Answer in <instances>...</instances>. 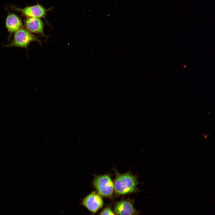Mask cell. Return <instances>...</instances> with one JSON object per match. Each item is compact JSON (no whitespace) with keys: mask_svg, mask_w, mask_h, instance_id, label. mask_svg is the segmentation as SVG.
<instances>
[{"mask_svg":"<svg viewBox=\"0 0 215 215\" xmlns=\"http://www.w3.org/2000/svg\"><path fill=\"white\" fill-rule=\"evenodd\" d=\"M114 192L116 196L124 195L136 193L139 191L137 177L128 171L124 173L119 172L115 168Z\"/></svg>","mask_w":215,"mask_h":215,"instance_id":"6da1fadb","label":"cell"},{"mask_svg":"<svg viewBox=\"0 0 215 215\" xmlns=\"http://www.w3.org/2000/svg\"><path fill=\"white\" fill-rule=\"evenodd\" d=\"M92 185L97 193L102 197L110 199L113 197L114 182L109 174L95 176Z\"/></svg>","mask_w":215,"mask_h":215,"instance_id":"7a4b0ae2","label":"cell"},{"mask_svg":"<svg viewBox=\"0 0 215 215\" xmlns=\"http://www.w3.org/2000/svg\"><path fill=\"white\" fill-rule=\"evenodd\" d=\"M36 41L41 43L40 41L26 29L21 28L14 33L13 39L7 47H18L27 48L32 42Z\"/></svg>","mask_w":215,"mask_h":215,"instance_id":"3957f363","label":"cell"},{"mask_svg":"<svg viewBox=\"0 0 215 215\" xmlns=\"http://www.w3.org/2000/svg\"><path fill=\"white\" fill-rule=\"evenodd\" d=\"M10 7L11 10L19 12L27 18H44L48 11V9L39 4L22 8L13 5H11Z\"/></svg>","mask_w":215,"mask_h":215,"instance_id":"277c9868","label":"cell"},{"mask_svg":"<svg viewBox=\"0 0 215 215\" xmlns=\"http://www.w3.org/2000/svg\"><path fill=\"white\" fill-rule=\"evenodd\" d=\"M81 204L94 215L102 208L104 201L101 196L93 191L83 199Z\"/></svg>","mask_w":215,"mask_h":215,"instance_id":"5b68a950","label":"cell"},{"mask_svg":"<svg viewBox=\"0 0 215 215\" xmlns=\"http://www.w3.org/2000/svg\"><path fill=\"white\" fill-rule=\"evenodd\" d=\"M113 211L116 215H139V213L134 206V200L123 199L115 203Z\"/></svg>","mask_w":215,"mask_h":215,"instance_id":"8992f818","label":"cell"},{"mask_svg":"<svg viewBox=\"0 0 215 215\" xmlns=\"http://www.w3.org/2000/svg\"><path fill=\"white\" fill-rule=\"evenodd\" d=\"M24 25L26 29L30 32L39 34L46 37L44 32V23L40 18H27L24 21Z\"/></svg>","mask_w":215,"mask_h":215,"instance_id":"52a82bcc","label":"cell"},{"mask_svg":"<svg viewBox=\"0 0 215 215\" xmlns=\"http://www.w3.org/2000/svg\"><path fill=\"white\" fill-rule=\"evenodd\" d=\"M22 20L17 15L12 13L7 15L5 20V26L10 33H15L22 28Z\"/></svg>","mask_w":215,"mask_h":215,"instance_id":"ba28073f","label":"cell"},{"mask_svg":"<svg viewBox=\"0 0 215 215\" xmlns=\"http://www.w3.org/2000/svg\"><path fill=\"white\" fill-rule=\"evenodd\" d=\"M99 215H116L111 208L110 205H108L105 207L101 211Z\"/></svg>","mask_w":215,"mask_h":215,"instance_id":"9c48e42d","label":"cell"}]
</instances>
